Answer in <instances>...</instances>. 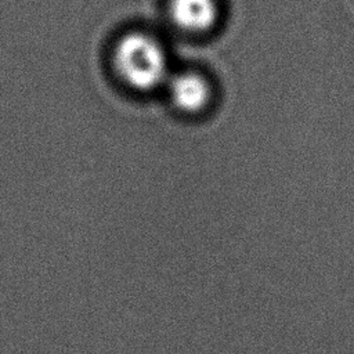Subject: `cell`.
<instances>
[{"instance_id":"cell-1","label":"cell","mask_w":354,"mask_h":354,"mask_svg":"<svg viewBox=\"0 0 354 354\" xmlns=\"http://www.w3.org/2000/svg\"><path fill=\"white\" fill-rule=\"evenodd\" d=\"M112 64L119 79L136 91H152L165 86L171 75L163 44L142 30H130L118 39Z\"/></svg>"},{"instance_id":"cell-2","label":"cell","mask_w":354,"mask_h":354,"mask_svg":"<svg viewBox=\"0 0 354 354\" xmlns=\"http://www.w3.org/2000/svg\"><path fill=\"white\" fill-rule=\"evenodd\" d=\"M165 86L173 106L187 115H196L206 109L213 94L209 79L196 71L171 73Z\"/></svg>"},{"instance_id":"cell-3","label":"cell","mask_w":354,"mask_h":354,"mask_svg":"<svg viewBox=\"0 0 354 354\" xmlns=\"http://www.w3.org/2000/svg\"><path fill=\"white\" fill-rule=\"evenodd\" d=\"M167 10L174 26L192 35L210 32L220 18L218 0H169Z\"/></svg>"}]
</instances>
